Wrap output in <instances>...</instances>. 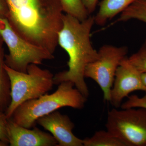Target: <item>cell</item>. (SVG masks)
<instances>
[{
    "mask_svg": "<svg viewBox=\"0 0 146 146\" xmlns=\"http://www.w3.org/2000/svg\"><path fill=\"white\" fill-rule=\"evenodd\" d=\"M135 19L146 24V0H136L120 15L117 22Z\"/></svg>",
    "mask_w": 146,
    "mask_h": 146,
    "instance_id": "cell-14",
    "label": "cell"
},
{
    "mask_svg": "<svg viewBox=\"0 0 146 146\" xmlns=\"http://www.w3.org/2000/svg\"><path fill=\"white\" fill-rule=\"evenodd\" d=\"M7 135L11 146H56L57 141L50 133L34 127L27 128L8 119Z\"/></svg>",
    "mask_w": 146,
    "mask_h": 146,
    "instance_id": "cell-10",
    "label": "cell"
},
{
    "mask_svg": "<svg viewBox=\"0 0 146 146\" xmlns=\"http://www.w3.org/2000/svg\"><path fill=\"white\" fill-rule=\"evenodd\" d=\"M0 36L8 47L9 54L5 63L15 70L26 73L29 65H41L52 60L54 55L43 48L22 37L13 28L5 16L0 15Z\"/></svg>",
    "mask_w": 146,
    "mask_h": 146,
    "instance_id": "cell-5",
    "label": "cell"
},
{
    "mask_svg": "<svg viewBox=\"0 0 146 146\" xmlns=\"http://www.w3.org/2000/svg\"><path fill=\"white\" fill-rule=\"evenodd\" d=\"M4 64V56L0 47V112L2 113H5L11 101L10 79Z\"/></svg>",
    "mask_w": 146,
    "mask_h": 146,
    "instance_id": "cell-12",
    "label": "cell"
},
{
    "mask_svg": "<svg viewBox=\"0 0 146 146\" xmlns=\"http://www.w3.org/2000/svg\"><path fill=\"white\" fill-rule=\"evenodd\" d=\"M95 24L94 16L80 21L72 15L63 13V25L58 33V43L69 57L68 70L56 74L54 84L70 81L86 98L89 88L85 81L84 71L89 63L96 60L98 51L91 41V33Z\"/></svg>",
    "mask_w": 146,
    "mask_h": 146,
    "instance_id": "cell-2",
    "label": "cell"
},
{
    "mask_svg": "<svg viewBox=\"0 0 146 146\" xmlns=\"http://www.w3.org/2000/svg\"><path fill=\"white\" fill-rule=\"evenodd\" d=\"M8 13V9L5 0H0V15L6 17Z\"/></svg>",
    "mask_w": 146,
    "mask_h": 146,
    "instance_id": "cell-20",
    "label": "cell"
},
{
    "mask_svg": "<svg viewBox=\"0 0 146 146\" xmlns=\"http://www.w3.org/2000/svg\"><path fill=\"white\" fill-rule=\"evenodd\" d=\"M105 126L125 146H146V109L113 108L108 113Z\"/></svg>",
    "mask_w": 146,
    "mask_h": 146,
    "instance_id": "cell-6",
    "label": "cell"
},
{
    "mask_svg": "<svg viewBox=\"0 0 146 146\" xmlns=\"http://www.w3.org/2000/svg\"><path fill=\"white\" fill-rule=\"evenodd\" d=\"M128 60L139 72L146 73V39L140 49Z\"/></svg>",
    "mask_w": 146,
    "mask_h": 146,
    "instance_id": "cell-16",
    "label": "cell"
},
{
    "mask_svg": "<svg viewBox=\"0 0 146 146\" xmlns=\"http://www.w3.org/2000/svg\"><path fill=\"white\" fill-rule=\"evenodd\" d=\"M6 18L22 37L54 54L63 25L59 0H5Z\"/></svg>",
    "mask_w": 146,
    "mask_h": 146,
    "instance_id": "cell-1",
    "label": "cell"
},
{
    "mask_svg": "<svg viewBox=\"0 0 146 146\" xmlns=\"http://www.w3.org/2000/svg\"><path fill=\"white\" fill-rule=\"evenodd\" d=\"M58 85L56 91L52 94H45L21 104L15 110L10 119L19 125L32 128L35 127L39 118L61 108L80 110L84 107L87 98L72 82L64 81Z\"/></svg>",
    "mask_w": 146,
    "mask_h": 146,
    "instance_id": "cell-3",
    "label": "cell"
},
{
    "mask_svg": "<svg viewBox=\"0 0 146 146\" xmlns=\"http://www.w3.org/2000/svg\"><path fill=\"white\" fill-rule=\"evenodd\" d=\"M63 12L83 21L90 15L84 5L82 0H59Z\"/></svg>",
    "mask_w": 146,
    "mask_h": 146,
    "instance_id": "cell-15",
    "label": "cell"
},
{
    "mask_svg": "<svg viewBox=\"0 0 146 146\" xmlns=\"http://www.w3.org/2000/svg\"><path fill=\"white\" fill-rule=\"evenodd\" d=\"M0 38H1V36H0Z\"/></svg>",
    "mask_w": 146,
    "mask_h": 146,
    "instance_id": "cell-23",
    "label": "cell"
},
{
    "mask_svg": "<svg viewBox=\"0 0 146 146\" xmlns=\"http://www.w3.org/2000/svg\"><path fill=\"white\" fill-rule=\"evenodd\" d=\"M83 146H125V145L108 131H96L90 138L83 140Z\"/></svg>",
    "mask_w": 146,
    "mask_h": 146,
    "instance_id": "cell-13",
    "label": "cell"
},
{
    "mask_svg": "<svg viewBox=\"0 0 146 146\" xmlns=\"http://www.w3.org/2000/svg\"><path fill=\"white\" fill-rule=\"evenodd\" d=\"M8 120L5 113L0 112V140L9 145L7 132Z\"/></svg>",
    "mask_w": 146,
    "mask_h": 146,
    "instance_id": "cell-18",
    "label": "cell"
},
{
    "mask_svg": "<svg viewBox=\"0 0 146 146\" xmlns=\"http://www.w3.org/2000/svg\"><path fill=\"white\" fill-rule=\"evenodd\" d=\"M36 123L50 132L57 146H83V140L73 133L75 125L68 115L56 110L39 118Z\"/></svg>",
    "mask_w": 146,
    "mask_h": 146,
    "instance_id": "cell-9",
    "label": "cell"
},
{
    "mask_svg": "<svg viewBox=\"0 0 146 146\" xmlns=\"http://www.w3.org/2000/svg\"><path fill=\"white\" fill-rule=\"evenodd\" d=\"M4 68L11 83V101L5 112L8 119L19 106L46 94L54 84V76L51 72L36 64L29 65L26 73L15 70L5 63Z\"/></svg>",
    "mask_w": 146,
    "mask_h": 146,
    "instance_id": "cell-4",
    "label": "cell"
},
{
    "mask_svg": "<svg viewBox=\"0 0 146 146\" xmlns=\"http://www.w3.org/2000/svg\"><path fill=\"white\" fill-rule=\"evenodd\" d=\"M141 77L143 83L146 86V73H142Z\"/></svg>",
    "mask_w": 146,
    "mask_h": 146,
    "instance_id": "cell-21",
    "label": "cell"
},
{
    "mask_svg": "<svg viewBox=\"0 0 146 146\" xmlns=\"http://www.w3.org/2000/svg\"><path fill=\"white\" fill-rule=\"evenodd\" d=\"M128 52L127 47L105 45L98 51V58L89 63L84 71L85 78L96 82L103 93L104 100L110 102L116 72Z\"/></svg>",
    "mask_w": 146,
    "mask_h": 146,
    "instance_id": "cell-7",
    "label": "cell"
},
{
    "mask_svg": "<svg viewBox=\"0 0 146 146\" xmlns=\"http://www.w3.org/2000/svg\"><path fill=\"white\" fill-rule=\"evenodd\" d=\"M139 72L125 57L118 67L111 92L110 102L115 108L121 107L123 100L136 91L146 92Z\"/></svg>",
    "mask_w": 146,
    "mask_h": 146,
    "instance_id": "cell-8",
    "label": "cell"
},
{
    "mask_svg": "<svg viewBox=\"0 0 146 146\" xmlns=\"http://www.w3.org/2000/svg\"><path fill=\"white\" fill-rule=\"evenodd\" d=\"M136 0H102L99 4V9L94 16L95 23L103 26L126 9Z\"/></svg>",
    "mask_w": 146,
    "mask_h": 146,
    "instance_id": "cell-11",
    "label": "cell"
},
{
    "mask_svg": "<svg viewBox=\"0 0 146 146\" xmlns=\"http://www.w3.org/2000/svg\"><path fill=\"white\" fill-rule=\"evenodd\" d=\"M98 0H82L84 7L89 15L95 11Z\"/></svg>",
    "mask_w": 146,
    "mask_h": 146,
    "instance_id": "cell-19",
    "label": "cell"
},
{
    "mask_svg": "<svg viewBox=\"0 0 146 146\" xmlns=\"http://www.w3.org/2000/svg\"><path fill=\"white\" fill-rule=\"evenodd\" d=\"M145 96L142 97H138L137 95L128 96V99L121 106L122 109L130 108H143L146 109V92Z\"/></svg>",
    "mask_w": 146,
    "mask_h": 146,
    "instance_id": "cell-17",
    "label": "cell"
},
{
    "mask_svg": "<svg viewBox=\"0 0 146 146\" xmlns=\"http://www.w3.org/2000/svg\"><path fill=\"white\" fill-rule=\"evenodd\" d=\"M8 146V145L6 143H5L3 141L0 140V146Z\"/></svg>",
    "mask_w": 146,
    "mask_h": 146,
    "instance_id": "cell-22",
    "label": "cell"
}]
</instances>
